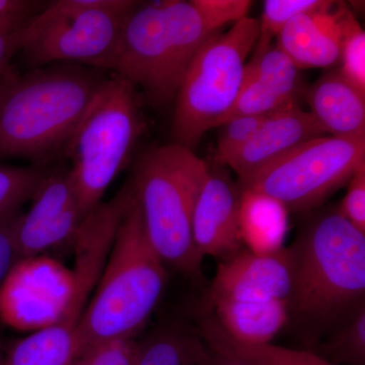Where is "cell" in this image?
<instances>
[{
	"label": "cell",
	"instance_id": "cell-1",
	"mask_svg": "<svg viewBox=\"0 0 365 365\" xmlns=\"http://www.w3.org/2000/svg\"><path fill=\"white\" fill-rule=\"evenodd\" d=\"M107 78L72 63L19 76L0 107V160L23 158L40 167L63 153Z\"/></svg>",
	"mask_w": 365,
	"mask_h": 365
},
{
	"label": "cell",
	"instance_id": "cell-2",
	"mask_svg": "<svg viewBox=\"0 0 365 365\" xmlns=\"http://www.w3.org/2000/svg\"><path fill=\"white\" fill-rule=\"evenodd\" d=\"M167 281L165 263L146 235L132 189L104 270L74 334L76 359L96 346L135 337L162 299Z\"/></svg>",
	"mask_w": 365,
	"mask_h": 365
},
{
	"label": "cell",
	"instance_id": "cell-3",
	"mask_svg": "<svg viewBox=\"0 0 365 365\" xmlns=\"http://www.w3.org/2000/svg\"><path fill=\"white\" fill-rule=\"evenodd\" d=\"M292 288L289 316L328 325L364 304L365 234L340 212L312 217L289 247Z\"/></svg>",
	"mask_w": 365,
	"mask_h": 365
},
{
	"label": "cell",
	"instance_id": "cell-4",
	"mask_svg": "<svg viewBox=\"0 0 365 365\" xmlns=\"http://www.w3.org/2000/svg\"><path fill=\"white\" fill-rule=\"evenodd\" d=\"M217 32L191 1H137L122 26L112 74L151 104H169L199 48Z\"/></svg>",
	"mask_w": 365,
	"mask_h": 365
},
{
	"label": "cell",
	"instance_id": "cell-5",
	"mask_svg": "<svg viewBox=\"0 0 365 365\" xmlns=\"http://www.w3.org/2000/svg\"><path fill=\"white\" fill-rule=\"evenodd\" d=\"M208 169L193 150L172 143L146 151L131 181L151 246L163 263L193 277L201 275L203 257L192 218Z\"/></svg>",
	"mask_w": 365,
	"mask_h": 365
},
{
	"label": "cell",
	"instance_id": "cell-6",
	"mask_svg": "<svg viewBox=\"0 0 365 365\" xmlns=\"http://www.w3.org/2000/svg\"><path fill=\"white\" fill-rule=\"evenodd\" d=\"M143 129L138 91L120 76H108L63 150L71 162L69 172L83 218L102 202Z\"/></svg>",
	"mask_w": 365,
	"mask_h": 365
},
{
	"label": "cell",
	"instance_id": "cell-7",
	"mask_svg": "<svg viewBox=\"0 0 365 365\" xmlns=\"http://www.w3.org/2000/svg\"><path fill=\"white\" fill-rule=\"evenodd\" d=\"M260 24L246 18L208 38L196 52L175 98L173 143L193 150L234 105Z\"/></svg>",
	"mask_w": 365,
	"mask_h": 365
},
{
	"label": "cell",
	"instance_id": "cell-8",
	"mask_svg": "<svg viewBox=\"0 0 365 365\" xmlns=\"http://www.w3.org/2000/svg\"><path fill=\"white\" fill-rule=\"evenodd\" d=\"M136 2H51L26 23L21 52L32 66L72 63L111 71L122 26Z\"/></svg>",
	"mask_w": 365,
	"mask_h": 365
},
{
	"label": "cell",
	"instance_id": "cell-9",
	"mask_svg": "<svg viewBox=\"0 0 365 365\" xmlns=\"http://www.w3.org/2000/svg\"><path fill=\"white\" fill-rule=\"evenodd\" d=\"M365 165V138L321 136L245 181L242 191L256 192L287 211H307L344 186Z\"/></svg>",
	"mask_w": 365,
	"mask_h": 365
},
{
	"label": "cell",
	"instance_id": "cell-10",
	"mask_svg": "<svg viewBox=\"0 0 365 365\" xmlns=\"http://www.w3.org/2000/svg\"><path fill=\"white\" fill-rule=\"evenodd\" d=\"M73 288L71 269L41 255L19 261L0 287V321L19 331L37 332L54 325Z\"/></svg>",
	"mask_w": 365,
	"mask_h": 365
},
{
	"label": "cell",
	"instance_id": "cell-11",
	"mask_svg": "<svg viewBox=\"0 0 365 365\" xmlns=\"http://www.w3.org/2000/svg\"><path fill=\"white\" fill-rule=\"evenodd\" d=\"M242 190L222 165L209 167L192 218V235L201 256L222 260L242 251Z\"/></svg>",
	"mask_w": 365,
	"mask_h": 365
},
{
	"label": "cell",
	"instance_id": "cell-12",
	"mask_svg": "<svg viewBox=\"0 0 365 365\" xmlns=\"http://www.w3.org/2000/svg\"><path fill=\"white\" fill-rule=\"evenodd\" d=\"M292 271L289 248L266 253L242 250L218 265L211 287L210 302L235 299L287 302L292 288Z\"/></svg>",
	"mask_w": 365,
	"mask_h": 365
},
{
	"label": "cell",
	"instance_id": "cell-13",
	"mask_svg": "<svg viewBox=\"0 0 365 365\" xmlns=\"http://www.w3.org/2000/svg\"><path fill=\"white\" fill-rule=\"evenodd\" d=\"M325 135L311 113L299 104L289 106L269 115L253 139L227 165L237 175L239 182L245 181L302 144Z\"/></svg>",
	"mask_w": 365,
	"mask_h": 365
},
{
	"label": "cell",
	"instance_id": "cell-14",
	"mask_svg": "<svg viewBox=\"0 0 365 365\" xmlns=\"http://www.w3.org/2000/svg\"><path fill=\"white\" fill-rule=\"evenodd\" d=\"M344 4L300 14L278 34L277 47L302 69L324 68L339 61Z\"/></svg>",
	"mask_w": 365,
	"mask_h": 365
},
{
	"label": "cell",
	"instance_id": "cell-15",
	"mask_svg": "<svg viewBox=\"0 0 365 365\" xmlns=\"http://www.w3.org/2000/svg\"><path fill=\"white\" fill-rule=\"evenodd\" d=\"M309 113L326 134L339 138H365V95L340 71H330L306 88Z\"/></svg>",
	"mask_w": 365,
	"mask_h": 365
},
{
	"label": "cell",
	"instance_id": "cell-16",
	"mask_svg": "<svg viewBox=\"0 0 365 365\" xmlns=\"http://www.w3.org/2000/svg\"><path fill=\"white\" fill-rule=\"evenodd\" d=\"M215 319L230 337L248 344H268L289 322L284 300L217 299L211 302Z\"/></svg>",
	"mask_w": 365,
	"mask_h": 365
},
{
	"label": "cell",
	"instance_id": "cell-17",
	"mask_svg": "<svg viewBox=\"0 0 365 365\" xmlns=\"http://www.w3.org/2000/svg\"><path fill=\"white\" fill-rule=\"evenodd\" d=\"M199 332L211 349L253 365H336L316 353L280 346L248 344L228 336L213 316L201 321Z\"/></svg>",
	"mask_w": 365,
	"mask_h": 365
},
{
	"label": "cell",
	"instance_id": "cell-18",
	"mask_svg": "<svg viewBox=\"0 0 365 365\" xmlns=\"http://www.w3.org/2000/svg\"><path fill=\"white\" fill-rule=\"evenodd\" d=\"M287 209L270 197L242 191L240 225L242 242L250 251L266 253L283 248L287 235Z\"/></svg>",
	"mask_w": 365,
	"mask_h": 365
},
{
	"label": "cell",
	"instance_id": "cell-19",
	"mask_svg": "<svg viewBox=\"0 0 365 365\" xmlns=\"http://www.w3.org/2000/svg\"><path fill=\"white\" fill-rule=\"evenodd\" d=\"M78 207L71 172H49L32 198V206L20 215L18 232H28L58 222L67 211Z\"/></svg>",
	"mask_w": 365,
	"mask_h": 365
},
{
	"label": "cell",
	"instance_id": "cell-20",
	"mask_svg": "<svg viewBox=\"0 0 365 365\" xmlns=\"http://www.w3.org/2000/svg\"><path fill=\"white\" fill-rule=\"evenodd\" d=\"M208 346L193 334L168 328L140 342L134 365H202Z\"/></svg>",
	"mask_w": 365,
	"mask_h": 365
},
{
	"label": "cell",
	"instance_id": "cell-21",
	"mask_svg": "<svg viewBox=\"0 0 365 365\" xmlns=\"http://www.w3.org/2000/svg\"><path fill=\"white\" fill-rule=\"evenodd\" d=\"M245 71L292 102L299 104V98L304 97L306 88L300 69L277 46L253 56L247 62Z\"/></svg>",
	"mask_w": 365,
	"mask_h": 365
},
{
	"label": "cell",
	"instance_id": "cell-22",
	"mask_svg": "<svg viewBox=\"0 0 365 365\" xmlns=\"http://www.w3.org/2000/svg\"><path fill=\"white\" fill-rule=\"evenodd\" d=\"M48 170L43 167H14L0 165V220L20 213L32 200Z\"/></svg>",
	"mask_w": 365,
	"mask_h": 365
},
{
	"label": "cell",
	"instance_id": "cell-23",
	"mask_svg": "<svg viewBox=\"0 0 365 365\" xmlns=\"http://www.w3.org/2000/svg\"><path fill=\"white\" fill-rule=\"evenodd\" d=\"M336 1L328 0H266L259 21V37L254 48V56L271 47L273 38L283 30L290 21L300 14L332 9Z\"/></svg>",
	"mask_w": 365,
	"mask_h": 365
},
{
	"label": "cell",
	"instance_id": "cell-24",
	"mask_svg": "<svg viewBox=\"0 0 365 365\" xmlns=\"http://www.w3.org/2000/svg\"><path fill=\"white\" fill-rule=\"evenodd\" d=\"M332 364L365 365V307L360 306L321 346Z\"/></svg>",
	"mask_w": 365,
	"mask_h": 365
},
{
	"label": "cell",
	"instance_id": "cell-25",
	"mask_svg": "<svg viewBox=\"0 0 365 365\" xmlns=\"http://www.w3.org/2000/svg\"><path fill=\"white\" fill-rule=\"evenodd\" d=\"M297 104V103L281 97L259 79L245 71L239 95L235 98L234 105L220 120L218 127L235 118L265 116Z\"/></svg>",
	"mask_w": 365,
	"mask_h": 365
},
{
	"label": "cell",
	"instance_id": "cell-26",
	"mask_svg": "<svg viewBox=\"0 0 365 365\" xmlns=\"http://www.w3.org/2000/svg\"><path fill=\"white\" fill-rule=\"evenodd\" d=\"M339 61L341 76L365 95V34L347 7L342 16Z\"/></svg>",
	"mask_w": 365,
	"mask_h": 365
},
{
	"label": "cell",
	"instance_id": "cell-27",
	"mask_svg": "<svg viewBox=\"0 0 365 365\" xmlns=\"http://www.w3.org/2000/svg\"><path fill=\"white\" fill-rule=\"evenodd\" d=\"M268 117L269 115L235 118L220 126L215 158L216 165L227 167L230 158L253 139Z\"/></svg>",
	"mask_w": 365,
	"mask_h": 365
},
{
	"label": "cell",
	"instance_id": "cell-28",
	"mask_svg": "<svg viewBox=\"0 0 365 365\" xmlns=\"http://www.w3.org/2000/svg\"><path fill=\"white\" fill-rule=\"evenodd\" d=\"M140 342L134 338L112 341L91 348L71 365H134Z\"/></svg>",
	"mask_w": 365,
	"mask_h": 365
},
{
	"label": "cell",
	"instance_id": "cell-29",
	"mask_svg": "<svg viewBox=\"0 0 365 365\" xmlns=\"http://www.w3.org/2000/svg\"><path fill=\"white\" fill-rule=\"evenodd\" d=\"M204 21L215 31L228 24L248 18L253 1L250 0H191Z\"/></svg>",
	"mask_w": 365,
	"mask_h": 365
},
{
	"label": "cell",
	"instance_id": "cell-30",
	"mask_svg": "<svg viewBox=\"0 0 365 365\" xmlns=\"http://www.w3.org/2000/svg\"><path fill=\"white\" fill-rule=\"evenodd\" d=\"M338 207L353 227L365 234V165L348 182L347 193Z\"/></svg>",
	"mask_w": 365,
	"mask_h": 365
},
{
	"label": "cell",
	"instance_id": "cell-31",
	"mask_svg": "<svg viewBox=\"0 0 365 365\" xmlns=\"http://www.w3.org/2000/svg\"><path fill=\"white\" fill-rule=\"evenodd\" d=\"M46 6L33 0H0V33L20 30Z\"/></svg>",
	"mask_w": 365,
	"mask_h": 365
},
{
	"label": "cell",
	"instance_id": "cell-32",
	"mask_svg": "<svg viewBox=\"0 0 365 365\" xmlns=\"http://www.w3.org/2000/svg\"><path fill=\"white\" fill-rule=\"evenodd\" d=\"M21 212L0 220V287L20 261L16 244V227Z\"/></svg>",
	"mask_w": 365,
	"mask_h": 365
},
{
	"label": "cell",
	"instance_id": "cell-33",
	"mask_svg": "<svg viewBox=\"0 0 365 365\" xmlns=\"http://www.w3.org/2000/svg\"><path fill=\"white\" fill-rule=\"evenodd\" d=\"M25 26L16 32L0 33V74L11 67V60L21 52Z\"/></svg>",
	"mask_w": 365,
	"mask_h": 365
},
{
	"label": "cell",
	"instance_id": "cell-34",
	"mask_svg": "<svg viewBox=\"0 0 365 365\" xmlns=\"http://www.w3.org/2000/svg\"><path fill=\"white\" fill-rule=\"evenodd\" d=\"M208 346V345H207ZM202 365H253L248 362L242 361V360L235 359L234 357L227 356L211 349L208 346L207 354L204 359Z\"/></svg>",
	"mask_w": 365,
	"mask_h": 365
},
{
	"label": "cell",
	"instance_id": "cell-35",
	"mask_svg": "<svg viewBox=\"0 0 365 365\" xmlns=\"http://www.w3.org/2000/svg\"><path fill=\"white\" fill-rule=\"evenodd\" d=\"M19 76H20L11 68V66L4 73L0 74V107Z\"/></svg>",
	"mask_w": 365,
	"mask_h": 365
},
{
	"label": "cell",
	"instance_id": "cell-36",
	"mask_svg": "<svg viewBox=\"0 0 365 365\" xmlns=\"http://www.w3.org/2000/svg\"><path fill=\"white\" fill-rule=\"evenodd\" d=\"M0 365H6V354L0 349Z\"/></svg>",
	"mask_w": 365,
	"mask_h": 365
}]
</instances>
